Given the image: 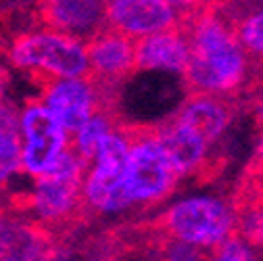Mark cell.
<instances>
[{
  "instance_id": "1",
  "label": "cell",
  "mask_w": 263,
  "mask_h": 261,
  "mask_svg": "<svg viewBox=\"0 0 263 261\" xmlns=\"http://www.w3.org/2000/svg\"><path fill=\"white\" fill-rule=\"evenodd\" d=\"M188 40L184 86L188 94H211L242 107L263 90L257 63L238 44L228 5L186 3L178 27Z\"/></svg>"
},
{
  "instance_id": "2",
  "label": "cell",
  "mask_w": 263,
  "mask_h": 261,
  "mask_svg": "<svg viewBox=\"0 0 263 261\" xmlns=\"http://www.w3.org/2000/svg\"><path fill=\"white\" fill-rule=\"evenodd\" d=\"M7 61L42 84L65 78L88 76L86 42L57 34L52 29H25L13 36L7 48Z\"/></svg>"
},
{
  "instance_id": "3",
  "label": "cell",
  "mask_w": 263,
  "mask_h": 261,
  "mask_svg": "<svg viewBox=\"0 0 263 261\" xmlns=\"http://www.w3.org/2000/svg\"><path fill=\"white\" fill-rule=\"evenodd\" d=\"M129 157L125 167V194L132 209H151L176 190L180 176L163 151L155 125L125 123Z\"/></svg>"
},
{
  "instance_id": "4",
  "label": "cell",
  "mask_w": 263,
  "mask_h": 261,
  "mask_svg": "<svg viewBox=\"0 0 263 261\" xmlns=\"http://www.w3.org/2000/svg\"><path fill=\"white\" fill-rule=\"evenodd\" d=\"M151 230L205 251H213L234 234V213L228 201L217 197H190L174 203L146 221Z\"/></svg>"
},
{
  "instance_id": "5",
  "label": "cell",
  "mask_w": 263,
  "mask_h": 261,
  "mask_svg": "<svg viewBox=\"0 0 263 261\" xmlns=\"http://www.w3.org/2000/svg\"><path fill=\"white\" fill-rule=\"evenodd\" d=\"M88 165L90 163L69 146L48 176L34 180L27 194V211L34 217L31 221L46 232L78 221L80 215L86 213L82 203V184Z\"/></svg>"
},
{
  "instance_id": "6",
  "label": "cell",
  "mask_w": 263,
  "mask_h": 261,
  "mask_svg": "<svg viewBox=\"0 0 263 261\" xmlns=\"http://www.w3.org/2000/svg\"><path fill=\"white\" fill-rule=\"evenodd\" d=\"M129 157V140L125 121L98 144L82 184V203L86 213H121L132 209L125 194V167Z\"/></svg>"
},
{
  "instance_id": "7",
  "label": "cell",
  "mask_w": 263,
  "mask_h": 261,
  "mask_svg": "<svg viewBox=\"0 0 263 261\" xmlns=\"http://www.w3.org/2000/svg\"><path fill=\"white\" fill-rule=\"evenodd\" d=\"M19 127V165L29 178L48 176L69 148V134L38 101H27L17 113Z\"/></svg>"
},
{
  "instance_id": "8",
  "label": "cell",
  "mask_w": 263,
  "mask_h": 261,
  "mask_svg": "<svg viewBox=\"0 0 263 261\" xmlns=\"http://www.w3.org/2000/svg\"><path fill=\"white\" fill-rule=\"evenodd\" d=\"M57 123L69 136L105 107H115L117 92L101 88L94 80L86 78H65L42 84L38 99Z\"/></svg>"
},
{
  "instance_id": "9",
  "label": "cell",
  "mask_w": 263,
  "mask_h": 261,
  "mask_svg": "<svg viewBox=\"0 0 263 261\" xmlns=\"http://www.w3.org/2000/svg\"><path fill=\"white\" fill-rule=\"evenodd\" d=\"M186 3L170 0H111L105 3L107 27L136 42L161 31L178 29Z\"/></svg>"
},
{
  "instance_id": "10",
  "label": "cell",
  "mask_w": 263,
  "mask_h": 261,
  "mask_svg": "<svg viewBox=\"0 0 263 261\" xmlns=\"http://www.w3.org/2000/svg\"><path fill=\"white\" fill-rule=\"evenodd\" d=\"M86 54L88 78L105 90L119 94V86L136 73L134 42L109 27L86 42Z\"/></svg>"
},
{
  "instance_id": "11",
  "label": "cell",
  "mask_w": 263,
  "mask_h": 261,
  "mask_svg": "<svg viewBox=\"0 0 263 261\" xmlns=\"http://www.w3.org/2000/svg\"><path fill=\"white\" fill-rule=\"evenodd\" d=\"M42 27L80 42L92 40L107 27L105 3L96 0H50L38 5Z\"/></svg>"
},
{
  "instance_id": "12",
  "label": "cell",
  "mask_w": 263,
  "mask_h": 261,
  "mask_svg": "<svg viewBox=\"0 0 263 261\" xmlns=\"http://www.w3.org/2000/svg\"><path fill=\"white\" fill-rule=\"evenodd\" d=\"M240 109V103L230 99H219L211 94H188L172 117L211 146L221 138Z\"/></svg>"
},
{
  "instance_id": "13",
  "label": "cell",
  "mask_w": 263,
  "mask_h": 261,
  "mask_svg": "<svg viewBox=\"0 0 263 261\" xmlns=\"http://www.w3.org/2000/svg\"><path fill=\"white\" fill-rule=\"evenodd\" d=\"M52 249L44 228L0 211V261H42Z\"/></svg>"
},
{
  "instance_id": "14",
  "label": "cell",
  "mask_w": 263,
  "mask_h": 261,
  "mask_svg": "<svg viewBox=\"0 0 263 261\" xmlns=\"http://www.w3.org/2000/svg\"><path fill=\"white\" fill-rule=\"evenodd\" d=\"M136 71H174L184 73L188 65V40L180 29L161 31L134 42Z\"/></svg>"
},
{
  "instance_id": "15",
  "label": "cell",
  "mask_w": 263,
  "mask_h": 261,
  "mask_svg": "<svg viewBox=\"0 0 263 261\" xmlns=\"http://www.w3.org/2000/svg\"><path fill=\"white\" fill-rule=\"evenodd\" d=\"M234 213V234L251 249L263 247V186L240 178L234 197L230 199Z\"/></svg>"
},
{
  "instance_id": "16",
  "label": "cell",
  "mask_w": 263,
  "mask_h": 261,
  "mask_svg": "<svg viewBox=\"0 0 263 261\" xmlns=\"http://www.w3.org/2000/svg\"><path fill=\"white\" fill-rule=\"evenodd\" d=\"M19 109L9 101H0V188L21 174L19 165Z\"/></svg>"
},
{
  "instance_id": "17",
  "label": "cell",
  "mask_w": 263,
  "mask_h": 261,
  "mask_svg": "<svg viewBox=\"0 0 263 261\" xmlns=\"http://www.w3.org/2000/svg\"><path fill=\"white\" fill-rule=\"evenodd\" d=\"M119 123H121V117H119L117 109L105 107L101 111H96L76 134L69 136V146L90 163L98 144H101Z\"/></svg>"
},
{
  "instance_id": "18",
  "label": "cell",
  "mask_w": 263,
  "mask_h": 261,
  "mask_svg": "<svg viewBox=\"0 0 263 261\" xmlns=\"http://www.w3.org/2000/svg\"><path fill=\"white\" fill-rule=\"evenodd\" d=\"M228 15L232 21L234 36L245 52L259 65H263V7L251 11L247 7L245 13H238L234 5H228Z\"/></svg>"
},
{
  "instance_id": "19",
  "label": "cell",
  "mask_w": 263,
  "mask_h": 261,
  "mask_svg": "<svg viewBox=\"0 0 263 261\" xmlns=\"http://www.w3.org/2000/svg\"><path fill=\"white\" fill-rule=\"evenodd\" d=\"M211 261H257V255L255 249H251L245 240L232 234L211 251Z\"/></svg>"
},
{
  "instance_id": "20",
  "label": "cell",
  "mask_w": 263,
  "mask_h": 261,
  "mask_svg": "<svg viewBox=\"0 0 263 261\" xmlns=\"http://www.w3.org/2000/svg\"><path fill=\"white\" fill-rule=\"evenodd\" d=\"M257 119H259V140L255 146V153L245 170V178L257 182L263 186V107H257Z\"/></svg>"
},
{
  "instance_id": "21",
  "label": "cell",
  "mask_w": 263,
  "mask_h": 261,
  "mask_svg": "<svg viewBox=\"0 0 263 261\" xmlns=\"http://www.w3.org/2000/svg\"><path fill=\"white\" fill-rule=\"evenodd\" d=\"M5 94H7V69H5L3 52H0V101H7Z\"/></svg>"
}]
</instances>
